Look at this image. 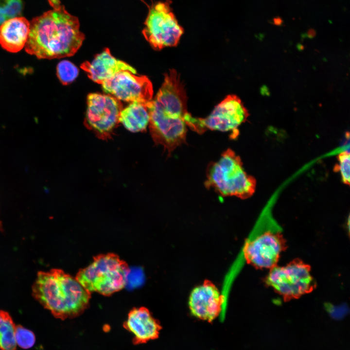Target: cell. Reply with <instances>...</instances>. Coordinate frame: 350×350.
<instances>
[{
  "instance_id": "cell-6",
  "label": "cell",
  "mask_w": 350,
  "mask_h": 350,
  "mask_svg": "<svg viewBox=\"0 0 350 350\" xmlns=\"http://www.w3.org/2000/svg\"><path fill=\"white\" fill-rule=\"evenodd\" d=\"M264 281L287 301L310 293L316 284L310 265L299 259L271 268Z\"/></svg>"
},
{
  "instance_id": "cell-2",
  "label": "cell",
  "mask_w": 350,
  "mask_h": 350,
  "mask_svg": "<svg viewBox=\"0 0 350 350\" xmlns=\"http://www.w3.org/2000/svg\"><path fill=\"white\" fill-rule=\"evenodd\" d=\"M84 39L78 18L61 5L32 20L25 50L39 59L69 57Z\"/></svg>"
},
{
  "instance_id": "cell-4",
  "label": "cell",
  "mask_w": 350,
  "mask_h": 350,
  "mask_svg": "<svg viewBox=\"0 0 350 350\" xmlns=\"http://www.w3.org/2000/svg\"><path fill=\"white\" fill-rule=\"evenodd\" d=\"M205 186L212 188L222 196H235L242 199L251 196L255 181L244 170L240 158L230 149L224 152L206 170Z\"/></svg>"
},
{
  "instance_id": "cell-21",
  "label": "cell",
  "mask_w": 350,
  "mask_h": 350,
  "mask_svg": "<svg viewBox=\"0 0 350 350\" xmlns=\"http://www.w3.org/2000/svg\"><path fill=\"white\" fill-rule=\"evenodd\" d=\"M337 168L343 182L349 184L350 180V156L349 152H343L339 155Z\"/></svg>"
},
{
  "instance_id": "cell-11",
  "label": "cell",
  "mask_w": 350,
  "mask_h": 350,
  "mask_svg": "<svg viewBox=\"0 0 350 350\" xmlns=\"http://www.w3.org/2000/svg\"><path fill=\"white\" fill-rule=\"evenodd\" d=\"M286 248V241L280 234L268 232L246 245L245 258L248 263L256 268L271 269L277 266Z\"/></svg>"
},
{
  "instance_id": "cell-19",
  "label": "cell",
  "mask_w": 350,
  "mask_h": 350,
  "mask_svg": "<svg viewBox=\"0 0 350 350\" xmlns=\"http://www.w3.org/2000/svg\"><path fill=\"white\" fill-rule=\"evenodd\" d=\"M57 77L64 85H68L72 82L77 77L78 69L71 62L68 60H62L56 67Z\"/></svg>"
},
{
  "instance_id": "cell-22",
  "label": "cell",
  "mask_w": 350,
  "mask_h": 350,
  "mask_svg": "<svg viewBox=\"0 0 350 350\" xmlns=\"http://www.w3.org/2000/svg\"><path fill=\"white\" fill-rule=\"evenodd\" d=\"M50 4L52 7L54 8H57L59 7L61 4H60V0H48Z\"/></svg>"
},
{
  "instance_id": "cell-14",
  "label": "cell",
  "mask_w": 350,
  "mask_h": 350,
  "mask_svg": "<svg viewBox=\"0 0 350 350\" xmlns=\"http://www.w3.org/2000/svg\"><path fill=\"white\" fill-rule=\"evenodd\" d=\"M80 67L90 79L101 85L122 71L137 74V70L132 66L113 56L108 48L97 54L92 61L83 63Z\"/></svg>"
},
{
  "instance_id": "cell-12",
  "label": "cell",
  "mask_w": 350,
  "mask_h": 350,
  "mask_svg": "<svg viewBox=\"0 0 350 350\" xmlns=\"http://www.w3.org/2000/svg\"><path fill=\"white\" fill-rule=\"evenodd\" d=\"M221 304V295L218 288L209 281L195 287L189 297V306L192 314L209 322L218 315Z\"/></svg>"
},
{
  "instance_id": "cell-17",
  "label": "cell",
  "mask_w": 350,
  "mask_h": 350,
  "mask_svg": "<svg viewBox=\"0 0 350 350\" xmlns=\"http://www.w3.org/2000/svg\"><path fill=\"white\" fill-rule=\"evenodd\" d=\"M16 329L9 313L0 310V350H16Z\"/></svg>"
},
{
  "instance_id": "cell-10",
  "label": "cell",
  "mask_w": 350,
  "mask_h": 350,
  "mask_svg": "<svg viewBox=\"0 0 350 350\" xmlns=\"http://www.w3.org/2000/svg\"><path fill=\"white\" fill-rule=\"evenodd\" d=\"M102 85L105 92L119 100L148 104L152 100V84L145 75L122 71L105 81Z\"/></svg>"
},
{
  "instance_id": "cell-8",
  "label": "cell",
  "mask_w": 350,
  "mask_h": 350,
  "mask_svg": "<svg viewBox=\"0 0 350 350\" xmlns=\"http://www.w3.org/2000/svg\"><path fill=\"white\" fill-rule=\"evenodd\" d=\"M184 32L167 1L152 5L144 22L142 34L155 50L176 46Z\"/></svg>"
},
{
  "instance_id": "cell-3",
  "label": "cell",
  "mask_w": 350,
  "mask_h": 350,
  "mask_svg": "<svg viewBox=\"0 0 350 350\" xmlns=\"http://www.w3.org/2000/svg\"><path fill=\"white\" fill-rule=\"evenodd\" d=\"M91 294L60 269L38 272L32 286L35 298L61 320L82 315L89 306Z\"/></svg>"
},
{
  "instance_id": "cell-13",
  "label": "cell",
  "mask_w": 350,
  "mask_h": 350,
  "mask_svg": "<svg viewBox=\"0 0 350 350\" xmlns=\"http://www.w3.org/2000/svg\"><path fill=\"white\" fill-rule=\"evenodd\" d=\"M123 328L133 335L134 345L145 343L157 338L161 326L145 307L133 308L123 322Z\"/></svg>"
},
{
  "instance_id": "cell-16",
  "label": "cell",
  "mask_w": 350,
  "mask_h": 350,
  "mask_svg": "<svg viewBox=\"0 0 350 350\" xmlns=\"http://www.w3.org/2000/svg\"><path fill=\"white\" fill-rule=\"evenodd\" d=\"M150 102L148 104L131 103L121 111L120 122L132 132H138L145 130L149 122Z\"/></svg>"
},
{
  "instance_id": "cell-23",
  "label": "cell",
  "mask_w": 350,
  "mask_h": 350,
  "mask_svg": "<svg viewBox=\"0 0 350 350\" xmlns=\"http://www.w3.org/2000/svg\"><path fill=\"white\" fill-rule=\"evenodd\" d=\"M2 230V226L1 224V222L0 220V231Z\"/></svg>"
},
{
  "instance_id": "cell-18",
  "label": "cell",
  "mask_w": 350,
  "mask_h": 350,
  "mask_svg": "<svg viewBox=\"0 0 350 350\" xmlns=\"http://www.w3.org/2000/svg\"><path fill=\"white\" fill-rule=\"evenodd\" d=\"M22 8L21 0H0V24L18 17L21 14Z\"/></svg>"
},
{
  "instance_id": "cell-9",
  "label": "cell",
  "mask_w": 350,
  "mask_h": 350,
  "mask_svg": "<svg viewBox=\"0 0 350 350\" xmlns=\"http://www.w3.org/2000/svg\"><path fill=\"white\" fill-rule=\"evenodd\" d=\"M122 105L110 95L90 93L87 97L85 124L101 138L108 137L120 123Z\"/></svg>"
},
{
  "instance_id": "cell-20",
  "label": "cell",
  "mask_w": 350,
  "mask_h": 350,
  "mask_svg": "<svg viewBox=\"0 0 350 350\" xmlns=\"http://www.w3.org/2000/svg\"><path fill=\"white\" fill-rule=\"evenodd\" d=\"M15 338L17 345L24 349L32 347L35 342L34 332L20 325L16 326Z\"/></svg>"
},
{
  "instance_id": "cell-5",
  "label": "cell",
  "mask_w": 350,
  "mask_h": 350,
  "mask_svg": "<svg viewBox=\"0 0 350 350\" xmlns=\"http://www.w3.org/2000/svg\"><path fill=\"white\" fill-rule=\"evenodd\" d=\"M128 264L114 253L93 257L87 267L80 269L75 279L88 292L109 296L123 289L130 273Z\"/></svg>"
},
{
  "instance_id": "cell-1",
  "label": "cell",
  "mask_w": 350,
  "mask_h": 350,
  "mask_svg": "<svg viewBox=\"0 0 350 350\" xmlns=\"http://www.w3.org/2000/svg\"><path fill=\"white\" fill-rule=\"evenodd\" d=\"M164 76L161 87L149 103V124L155 143L162 145L170 156L177 147L186 143L187 97L175 70H170Z\"/></svg>"
},
{
  "instance_id": "cell-7",
  "label": "cell",
  "mask_w": 350,
  "mask_h": 350,
  "mask_svg": "<svg viewBox=\"0 0 350 350\" xmlns=\"http://www.w3.org/2000/svg\"><path fill=\"white\" fill-rule=\"evenodd\" d=\"M248 116V112L240 99L235 95H228L207 117L195 118L188 113L185 120L187 126L198 134H203L208 130L231 131L232 137L234 138L237 136L238 126Z\"/></svg>"
},
{
  "instance_id": "cell-15",
  "label": "cell",
  "mask_w": 350,
  "mask_h": 350,
  "mask_svg": "<svg viewBox=\"0 0 350 350\" xmlns=\"http://www.w3.org/2000/svg\"><path fill=\"white\" fill-rule=\"evenodd\" d=\"M30 23L24 17L9 19L0 26V45L11 52L20 51L26 43Z\"/></svg>"
}]
</instances>
